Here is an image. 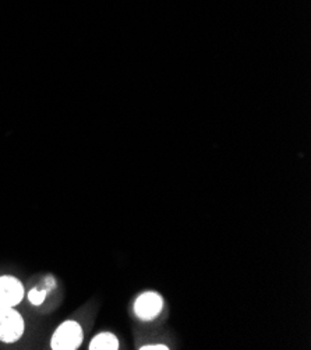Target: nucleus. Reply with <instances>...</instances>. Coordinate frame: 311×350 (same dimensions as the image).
<instances>
[{
  "instance_id": "obj_7",
  "label": "nucleus",
  "mask_w": 311,
  "mask_h": 350,
  "mask_svg": "<svg viewBox=\"0 0 311 350\" xmlns=\"http://www.w3.org/2000/svg\"><path fill=\"white\" fill-rule=\"evenodd\" d=\"M165 345H151V346H143L141 350H167Z\"/></svg>"
},
{
  "instance_id": "obj_2",
  "label": "nucleus",
  "mask_w": 311,
  "mask_h": 350,
  "mask_svg": "<svg viewBox=\"0 0 311 350\" xmlns=\"http://www.w3.org/2000/svg\"><path fill=\"white\" fill-rule=\"evenodd\" d=\"M84 339V331L77 321L68 320L62 323L51 339V347L53 350H76L81 346Z\"/></svg>"
},
{
  "instance_id": "obj_1",
  "label": "nucleus",
  "mask_w": 311,
  "mask_h": 350,
  "mask_svg": "<svg viewBox=\"0 0 311 350\" xmlns=\"http://www.w3.org/2000/svg\"><path fill=\"white\" fill-rule=\"evenodd\" d=\"M25 332V321L14 307L0 306V342L16 343Z\"/></svg>"
},
{
  "instance_id": "obj_6",
  "label": "nucleus",
  "mask_w": 311,
  "mask_h": 350,
  "mask_svg": "<svg viewBox=\"0 0 311 350\" xmlns=\"http://www.w3.org/2000/svg\"><path fill=\"white\" fill-rule=\"evenodd\" d=\"M46 295H48L46 289H42V291H40V289H31L29 293H28V300L33 306H41L44 303Z\"/></svg>"
},
{
  "instance_id": "obj_3",
  "label": "nucleus",
  "mask_w": 311,
  "mask_h": 350,
  "mask_svg": "<svg viewBox=\"0 0 311 350\" xmlns=\"http://www.w3.org/2000/svg\"><path fill=\"white\" fill-rule=\"evenodd\" d=\"M163 308L162 297L155 292H146L137 297L134 311L137 317L143 321H152L157 319Z\"/></svg>"
},
{
  "instance_id": "obj_4",
  "label": "nucleus",
  "mask_w": 311,
  "mask_h": 350,
  "mask_svg": "<svg viewBox=\"0 0 311 350\" xmlns=\"http://www.w3.org/2000/svg\"><path fill=\"white\" fill-rule=\"evenodd\" d=\"M24 285L12 275L0 276V306L16 307L24 299Z\"/></svg>"
},
{
  "instance_id": "obj_5",
  "label": "nucleus",
  "mask_w": 311,
  "mask_h": 350,
  "mask_svg": "<svg viewBox=\"0 0 311 350\" xmlns=\"http://www.w3.org/2000/svg\"><path fill=\"white\" fill-rule=\"evenodd\" d=\"M90 349L91 350H118L119 349V340L111 332L98 334L90 342Z\"/></svg>"
}]
</instances>
